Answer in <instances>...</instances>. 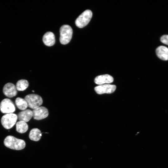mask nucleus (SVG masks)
Segmentation results:
<instances>
[{
	"mask_svg": "<svg viewBox=\"0 0 168 168\" xmlns=\"http://www.w3.org/2000/svg\"><path fill=\"white\" fill-rule=\"evenodd\" d=\"M4 143L7 147L17 150H22L26 146V143L24 140L12 136H7L4 140Z\"/></svg>",
	"mask_w": 168,
	"mask_h": 168,
	"instance_id": "nucleus-1",
	"label": "nucleus"
},
{
	"mask_svg": "<svg viewBox=\"0 0 168 168\" xmlns=\"http://www.w3.org/2000/svg\"><path fill=\"white\" fill-rule=\"evenodd\" d=\"M60 41L61 44H68L71 39L72 30L70 26L68 25L62 26L60 30Z\"/></svg>",
	"mask_w": 168,
	"mask_h": 168,
	"instance_id": "nucleus-2",
	"label": "nucleus"
},
{
	"mask_svg": "<svg viewBox=\"0 0 168 168\" xmlns=\"http://www.w3.org/2000/svg\"><path fill=\"white\" fill-rule=\"evenodd\" d=\"M92 15L91 11L87 10L83 12L77 18L75 24L78 27L82 28L86 26L90 22Z\"/></svg>",
	"mask_w": 168,
	"mask_h": 168,
	"instance_id": "nucleus-3",
	"label": "nucleus"
},
{
	"mask_svg": "<svg viewBox=\"0 0 168 168\" xmlns=\"http://www.w3.org/2000/svg\"><path fill=\"white\" fill-rule=\"evenodd\" d=\"M25 99L27 102L28 106L33 109L40 107L43 103L41 97L35 94L28 95L26 96Z\"/></svg>",
	"mask_w": 168,
	"mask_h": 168,
	"instance_id": "nucleus-4",
	"label": "nucleus"
},
{
	"mask_svg": "<svg viewBox=\"0 0 168 168\" xmlns=\"http://www.w3.org/2000/svg\"><path fill=\"white\" fill-rule=\"evenodd\" d=\"M17 119V115L15 114H5L2 117L1 123L5 128L9 129L16 124Z\"/></svg>",
	"mask_w": 168,
	"mask_h": 168,
	"instance_id": "nucleus-5",
	"label": "nucleus"
},
{
	"mask_svg": "<svg viewBox=\"0 0 168 168\" xmlns=\"http://www.w3.org/2000/svg\"><path fill=\"white\" fill-rule=\"evenodd\" d=\"M0 110L3 113L10 114L15 111L16 108L14 104L10 99L5 98L0 103Z\"/></svg>",
	"mask_w": 168,
	"mask_h": 168,
	"instance_id": "nucleus-6",
	"label": "nucleus"
},
{
	"mask_svg": "<svg viewBox=\"0 0 168 168\" xmlns=\"http://www.w3.org/2000/svg\"><path fill=\"white\" fill-rule=\"evenodd\" d=\"M116 89V86L114 85L104 84L96 86L95 90L97 94H101L111 93L115 91Z\"/></svg>",
	"mask_w": 168,
	"mask_h": 168,
	"instance_id": "nucleus-7",
	"label": "nucleus"
},
{
	"mask_svg": "<svg viewBox=\"0 0 168 168\" xmlns=\"http://www.w3.org/2000/svg\"><path fill=\"white\" fill-rule=\"evenodd\" d=\"M32 113L34 118L37 120L44 119L47 117L49 114L47 109L43 106H40L34 109Z\"/></svg>",
	"mask_w": 168,
	"mask_h": 168,
	"instance_id": "nucleus-8",
	"label": "nucleus"
},
{
	"mask_svg": "<svg viewBox=\"0 0 168 168\" xmlns=\"http://www.w3.org/2000/svg\"><path fill=\"white\" fill-rule=\"evenodd\" d=\"M3 92L6 96L10 98L15 96L17 94L16 86L11 83H8L4 85Z\"/></svg>",
	"mask_w": 168,
	"mask_h": 168,
	"instance_id": "nucleus-9",
	"label": "nucleus"
},
{
	"mask_svg": "<svg viewBox=\"0 0 168 168\" xmlns=\"http://www.w3.org/2000/svg\"><path fill=\"white\" fill-rule=\"evenodd\" d=\"M113 80V78L109 74H105L96 77L94 81L96 84L101 85L111 83Z\"/></svg>",
	"mask_w": 168,
	"mask_h": 168,
	"instance_id": "nucleus-10",
	"label": "nucleus"
},
{
	"mask_svg": "<svg viewBox=\"0 0 168 168\" xmlns=\"http://www.w3.org/2000/svg\"><path fill=\"white\" fill-rule=\"evenodd\" d=\"M33 117L32 111L29 109H26L20 112L17 115L19 121L26 122L30 121Z\"/></svg>",
	"mask_w": 168,
	"mask_h": 168,
	"instance_id": "nucleus-11",
	"label": "nucleus"
},
{
	"mask_svg": "<svg viewBox=\"0 0 168 168\" xmlns=\"http://www.w3.org/2000/svg\"><path fill=\"white\" fill-rule=\"evenodd\" d=\"M156 53L158 57L163 60H168V48L164 46L158 47L156 50Z\"/></svg>",
	"mask_w": 168,
	"mask_h": 168,
	"instance_id": "nucleus-12",
	"label": "nucleus"
},
{
	"mask_svg": "<svg viewBox=\"0 0 168 168\" xmlns=\"http://www.w3.org/2000/svg\"><path fill=\"white\" fill-rule=\"evenodd\" d=\"M43 40L44 43L46 45L48 46H52L55 42L54 35L52 32H47L44 35Z\"/></svg>",
	"mask_w": 168,
	"mask_h": 168,
	"instance_id": "nucleus-13",
	"label": "nucleus"
},
{
	"mask_svg": "<svg viewBox=\"0 0 168 168\" xmlns=\"http://www.w3.org/2000/svg\"><path fill=\"white\" fill-rule=\"evenodd\" d=\"M41 136L42 133L37 128H34L30 130L29 135L30 139L35 141H39Z\"/></svg>",
	"mask_w": 168,
	"mask_h": 168,
	"instance_id": "nucleus-14",
	"label": "nucleus"
},
{
	"mask_svg": "<svg viewBox=\"0 0 168 168\" xmlns=\"http://www.w3.org/2000/svg\"><path fill=\"white\" fill-rule=\"evenodd\" d=\"M16 130L20 133H22L26 132L28 128V125L26 122L19 121L16 123Z\"/></svg>",
	"mask_w": 168,
	"mask_h": 168,
	"instance_id": "nucleus-15",
	"label": "nucleus"
},
{
	"mask_svg": "<svg viewBox=\"0 0 168 168\" xmlns=\"http://www.w3.org/2000/svg\"><path fill=\"white\" fill-rule=\"evenodd\" d=\"M15 103L17 108L21 110L26 109L28 107L27 102L25 99L21 97H17L15 100Z\"/></svg>",
	"mask_w": 168,
	"mask_h": 168,
	"instance_id": "nucleus-16",
	"label": "nucleus"
},
{
	"mask_svg": "<svg viewBox=\"0 0 168 168\" xmlns=\"http://www.w3.org/2000/svg\"><path fill=\"white\" fill-rule=\"evenodd\" d=\"M29 86L28 81L25 79H21L18 81L16 84L17 90L22 91L25 90Z\"/></svg>",
	"mask_w": 168,
	"mask_h": 168,
	"instance_id": "nucleus-17",
	"label": "nucleus"
},
{
	"mask_svg": "<svg viewBox=\"0 0 168 168\" xmlns=\"http://www.w3.org/2000/svg\"><path fill=\"white\" fill-rule=\"evenodd\" d=\"M161 42L163 43L168 45V35H164L160 39Z\"/></svg>",
	"mask_w": 168,
	"mask_h": 168,
	"instance_id": "nucleus-18",
	"label": "nucleus"
}]
</instances>
